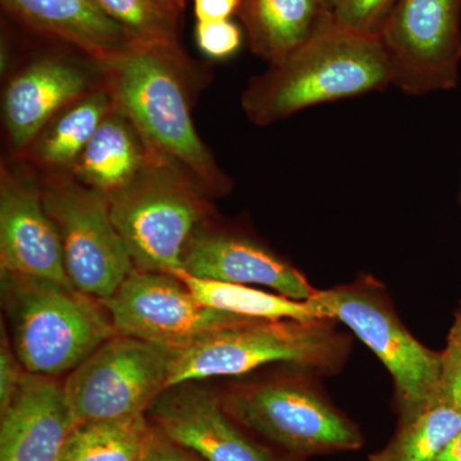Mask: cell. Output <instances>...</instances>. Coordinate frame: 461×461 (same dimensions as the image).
I'll return each mask as SVG.
<instances>
[{
    "label": "cell",
    "instance_id": "28",
    "mask_svg": "<svg viewBox=\"0 0 461 461\" xmlns=\"http://www.w3.org/2000/svg\"><path fill=\"white\" fill-rule=\"evenodd\" d=\"M26 372L17 357L14 346L3 336L0 348V411H3L16 395Z\"/></svg>",
    "mask_w": 461,
    "mask_h": 461
},
{
    "label": "cell",
    "instance_id": "9",
    "mask_svg": "<svg viewBox=\"0 0 461 461\" xmlns=\"http://www.w3.org/2000/svg\"><path fill=\"white\" fill-rule=\"evenodd\" d=\"M176 354L123 335L100 345L63 384L76 424L147 414L167 390Z\"/></svg>",
    "mask_w": 461,
    "mask_h": 461
},
{
    "label": "cell",
    "instance_id": "4",
    "mask_svg": "<svg viewBox=\"0 0 461 461\" xmlns=\"http://www.w3.org/2000/svg\"><path fill=\"white\" fill-rule=\"evenodd\" d=\"M335 321L247 318L229 324L176 354L167 390L200 379L245 375L271 363L333 372L348 351Z\"/></svg>",
    "mask_w": 461,
    "mask_h": 461
},
{
    "label": "cell",
    "instance_id": "5",
    "mask_svg": "<svg viewBox=\"0 0 461 461\" xmlns=\"http://www.w3.org/2000/svg\"><path fill=\"white\" fill-rule=\"evenodd\" d=\"M212 196L171 167L150 159L109 200L112 220L141 271L175 275L196 230L214 217Z\"/></svg>",
    "mask_w": 461,
    "mask_h": 461
},
{
    "label": "cell",
    "instance_id": "11",
    "mask_svg": "<svg viewBox=\"0 0 461 461\" xmlns=\"http://www.w3.org/2000/svg\"><path fill=\"white\" fill-rule=\"evenodd\" d=\"M100 303L117 335L176 353L217 330L247 320L203 305L176 276L136 268L113 295Z\"/></svg>",
    "mask_w": 461,
    "mask_h": 461
},
{
    "label": "cell",
    "instance_id": "18",
    "mask_svg": "<svg viewBox=\"0 0 461 461\" xmlns=\"http://www.w3.org/2000/svg\"><path fill=\"white\" fill-rule=\"evenodd\" d=\"M149 162L150 157L140 135L113 108L84 149L71 175L109 202L127 189Z\"/></svg>",
    "mask_w": 461,
    "mask_h": 461
},
{
    "label": "cell",
    "instance_id": "17",
    "mask_svg": "<svg viewBox=\"0 0 461 461\" xmlns=\"http://www.w3.org/2000/svg\"><path fill=\"white\" fill-rule=\"evenodd\" d=\"M2 5L32 32L96 60L107 59L132 42L91 0H2Z\"/></svg>",
    "mask_w": 461,
    "mask_h": 461
},
{
    "label": "cell",
    "instance_id": "34",
    "mask_svg": "<svg viewBox=\"0 0 461 461\" xmlns=\"http://www.w3.org/2000/svg\"><path fill=\"white\" fill-rule=\"evenodd\" d=\"M169 5H175V7L184 9L185 0H166Z\"/></svg>",
    "mask_w": 461,
    "mask_h": 461
},
{
    "label": "cell",
    "instance_id": "7",
    "mask_svg": "<svg viewBox=\"0 0 461 461\" xmlns=\"http://www.w3.org/2000/svg\"><path fill=\"white\" fill-rule=\"evenodd\" d=\"M221 400L240 426L299 460L364 445L357 424L303 382L241 384Z\"/></svg>",
    "mask_w": 461,
    "mask_h": 461
},
{
    "label": "cell",
    "instance_id": "31",
    "mask_svg": "<svg viewBox=\"0 0 461 461\" xmlns=\"http://www.w3.org/2000/svg\"><path fill=\"white\" fill-rule=\"evenodd\" d=\"M433 461H461V432L442 448Z\"/></svg>",
    "mask_w": 461,
    "mask_h": 461
},
{
    "label": "cell",
    "instance_id": "3",
    "mask_svg": "<svg viewBox=\"0 0 461 461\" xmlns=\"http://www.w3.org/2000/svg\"><path fill=\"white\" fill-rule=\"evenodd\" d=\"M2 295L12 346L33 375L72 372L117 335L102 303L76 288L2 271Z\"/></svg>",
    "mask_w": 461,
    "mask_h": 461
},
{
    "label": "cell",
    "instance_id": "21",
    "mask_svg": "<svg viewBox=\"0 0 461 461\" xmlns=\"http://www.w3.org/2000/svg\"><path fill=\"white\" fill-rule=\"evenodd\" d=\"M173 276L189 288L198 302L215 311L254 320H323L308 300L300 302L249 285L204 280L184 271Z\"/></svg>",
    "mask_w": 461,
    "mask_h": 461
},
{
    "label": "cell",
    "instance_id": "2",
    "mask_svg": "<svg viewBox=\"0 0 461 461\" xmlns=\"http://www.w3.org/2000/svg\"><path fill=\"white\" fill-rule=\"evenodd\" d=\"M390 85L393 67L381 36L342 29L330 18L305 44L251 78L241 107L250 122L267 126Z\"/></svg>",
    "mask_w": 461,
    "mask_h": 461
},
{
    "label": "cell",
    "instance_id": "1",
    "mask_svg": "<svg viewBox=\"0 0 461 461\" xmlns=\"http://www.w3.org/2000/svg\"><path fill=\"white\" fill-rule=\"evenodd\" d=\"M99 62L113 108L135 127L150 159L181 172L212 198L229 194L232 181L194 123L208 69L194 63L181 44L132 41Z\"/></svg>",
    "mask_w": 461,
    "mask_h": 461
},
{
    "label": "cell",
    "instance_id": "19",
    "mask_svg": "<svg viewBox=\"0 0 461 461\" xmlns=\"http://www.w3.org/2000/svg\"><path fill=\"white\" fill-rule=\"evenodd\" d=\"M249 47L271 63L305 44L330 20L321 0H240Z\"/></svg>",
    "mask_w": 461,
    "mask_h": 461
},
{
    "label": "cell",
    "instance_id": "8",
    "mask_svg": "<svg viewBox=\"0 0 461 461\" xmlns=\"http://www.w3.org/2000/svg\"><path fill=\"white\" fill-rule=\"evenodd\" d=\"M41 185L69 280L85 295L107 300L135 269L112 220L108 199L69 173H41Z\"/></svg>",
    "mask_w": 461,
    "mask_h": 461
},
{
    "label": "cell",
    "instance_id": "30",
    "mask_svg": "<svg viewBox=\"0 0 461 461\" xmlns=\"http://www.w3.org/2000/svg\"><path fill=\"white\" fill-rule=\"evenodd\" d=\"M240 0H194L198 23L230 20L238 14Z\"/></svg>",
    "mask_w": 461,
    "mask_h": 461
},
{
    "label": "cell",
    "instance_id": "20",
    "mask_svg": "<svg viewBox=\"0 0 461 461\" xmlns=\"http://www.w3.org/2000/svg\"><path fill=\"white\" fill-rule=\"evenodd\" d=\"M113 109L104 86L60 111L33 139L21 159L41 173H69L94 133Z\"/></svg>",
    "mask_w": 461,
    "mask_h": 461
},
{
    "label": "cell",
    "instance_id": "23",
    "mask_svg": "<svg viewBox=\"0 0 461 461\" xmlns=\"http://www.w3.org/2000/svg\"><path fill=\"white\" fill-rule=\"evenodd\" d=\"M460 432V412L437 397L417 417L400 423L393 439L368 461H433Z\"/></svg>",
    "mask_w": 461,
    "mask_h": 461
},
{
    "label": "cell",
    "instance_id": "33",
    "mask_svg": "<svg viewBox=\"0 0 461 461\" xmlns=\"http://www.w3.org/2000/svg\"><path fill=\"white\" fill-rule=\"evenodd\" d=\"M336 2L338 0H321V3H323L324 7L327 8V11L332 12L333 7H335Z\"/></svg>",
    "mask_w": 461,
    "mask_h": 461
},
{
    "label": "cell",
    "instance_id": "16",
    "mask_svg": "<svg viewBox=\"0 0 461 461\" xmlns=\"http://www.w3.org/2000/svg\"><path fill=\"white\" fill-rule=\"evenodd\" d=\"M0 414V461H58L76 426L63 384L30 372Z\"/></svg>",
    "mask_w": 461,
    "mask_h": 461
},
{
    "label": "cell",
    "instance_id": "12",
    "mask_svg": "<svg viewBox=\"0 0 461 461\" xmlns=\"http://www.w3.org/2000/svg\"><path fill=\"white\" fill-rule=\"evenodd\" d=\"M103 86L99 60L81 51L38 54L7 75L2 120L11 158H20L60 111Z\"/></svg>",
    "mask_w": 461,
    "mask_h": 461
},
{
    "label": "cell",
    "instance_id": "25",
    "mask_svg": "<svg viewBox=\"0 0 461 461\" xmlns=\"http://www.w3.org/2000/svg\"><path fill=\"white\" fill-rule=\"evenodd\" d=\"M397 0H338L330 18L333 23L366 35H381Z\"/></svg>",
    "mask_w": 461,
    "mask_h": 461
},
{
    "label": "cell",
    "instance_id": "32",
    "mask_svg": "<svg viewBox=\"0 0 461 461\" xmlns=\"http://www.w3.org/2000/svg\"><path fill=\"white\" fill-rule=\"evenodd\" d=\"M450 338L456 339L461 345V304L459 311H457L456 318H455V323L453 329L450 330Z\"/></svg>",
    "mask_w": 461,
    "mask_h": 461
},
{
    "label": "cell",
    "instance_id": "10",
    "mask_svg": "<svg viewBox=\"0 0 461 461\" xmlns=\"http://www.w3.org/2000/svg\"><path fill=\"white\" fill-rule=\"evenodd\" d=\"M461 0H397L381 32L393 85L408 95L454 89L461 62Z\"/></svg>",
    "mask_w": 461,
    "mask_h": 461
},
{
    "label": "cell",
    "instance_id": "22",
    "mask_svg": "<svg viewBox=\"0 0 461 461\" xmlns=\"http://www.w3.org/2000/svg\"><path fill=\"white\" fill-rule=\"evenodd\" d=\"M150 427L147 414L81 421L58 461H139Z\"/></svg>",
    "mask_w": 461,
    "mask_h": 461
},
{
    "label": "cell",
    "instance_id": "15",
    "mask_svg": "<svg viewBox=\"0 0 461 461\" xmlns=\"http://www.w3.org/2000/svg\"><path fill=\"white\" fill-rule=\"evenodd\" d=\"M181 271L204 280L266 286L300 302L315 293L293 264L253 236L215 224L213 218L196 230L185 253Z\"/></svg>",
    "mask_w": 461,
    "mask_h": 461
},
{
    "label": "cell",
    "instance_id": "27",
    "mask_svg": "<svg viewBox=\"0 0 461 461\" xmlns=\"http://www.w3.org/2000/svg\"><path fill=\"white\" fill-rule=\"evenodd\" d=\"M438 399L450 403L461 414V345L448 336L441 353Z\"/></svg>",
    "mask_w": 461,
    "mask_h": 461
},
{
    "label": "cell",
    "instance_id": "26",
    "mask_svg": "<svg viewBox=\"0 0 461 461\" xmlns=\"http://www.w3.org/2000/svg\"><path fill=\"white\" fill-rule=\"evenodd\" d=\"M195 41L199 50L206 57L223 60L238 53L242 35L232 21H209L196 23Z\"/></svg>",
    "mask_w": 461,
    "mask_h": 461
},
{
    "label": "cell",
    "instance_id": "29",
    "mask_svg": "<svg viewBox=\"0 0 461 461\" xmlns=\"http://www.w3.org/2000/svg\"><path fill=\"white\" fill-rule=\"evenodd\" d=\"M151 424V423H150ZM139 461H203L151 424Z\"/></svg>",
    "mask_w": 461,
    "mask_h": 461
},
{
    "label": "cell",
    "instance_id": "24",
    "mask_svg": "<svg viewBox=\"0 0 461 461\" xmlns=\"http://www.w3.org/2000/svg\"><path fill=\"white\" fill-rule=\"evenodd\" d=\"M132 41L180 44L182 9L166 0H91Z\"/></svg>",
    "mask_w": 461,
    "mask_h": 461
},
{
    "label": "cell",
    "instance_id": "13",
    "mask_svg": "<svg viewBox=\"0 0 461 461\" xmlns=\"http://www.w3.org/2000/svg\"><path fill=\"white\" fill-rule=\"evenodd\" d=\"M0 271L75 288L42 202L41 173L21 158L3 162L0 171Z\"/></svg>",
    "mask_w": 461,
    "mask_h": 461
},
{
    "label": "cell",
    "instance_id": "6",
    "mask_svg": "<svg viewBox=\"0 0 461 461\" xmlns=\"http://www.w3.org/2000/svg\"><path fill=\"white\" fill-rule=\"evenodd\" d=\"M308 302L321 318L345 324L375 354L395 382L400 423L438 396L441 353L421 345L403 326L384 288L372 278L315 290Z\"/></svg>",
    "mask_w": 461,
    "mask_h": 461
},
{
    "label": "cell",
    "instance_id": "14",
    "mask_svg": "<svg viewBox=\"0 0 461 461\" xmlns=\"http://www.w3.org/2000/svg\"><path fill=\"white\" fill-rule=\"evenodd\" d=\"M168 388L147 412L149 421L203 461H302L260 444L223 408L221 396L195 387Z\"/></svg>",
    "mask_w": 461,
    "mask_h": 461
}]
</instances>
